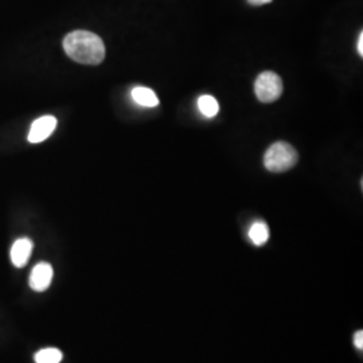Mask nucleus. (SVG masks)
<instances>
[{
	"label": "nucleus",
	"instance_id": "nucleus-1",
	"mask_svg": "<svg viewBox=\"0 0 363 363\" xmlns=\"http://www.w3.org/2000/svg\"><path fill=\"white\" fill-rule=\"evenodd\" d=\"M64 50L73 61L84 65H99L105 58L103 39L85 30L67 34L64 39Z\"/></svg>",
	"mask_w": 363,
	"mask_h": 363
},
{
	"label": "nucleus",
	"instance_id": "nucleus-2",
	"mask_svg": "<svg viewBox=\"0 0 363 363\" xmlns=\"http://www.w3.org/2000/svg\"><path fill=\"white\" fill-rule=\"evenodd\" d=\"M298 152L291 144L279 142L268 148L264 156V164L272 172H284L298 163Z\"/></svg>",
	"mask_w": 363,
	"mask_h": 363
},
{
	"label": "nucleus",
	"instance_id": "nucleus-3",
	"mask_svg": "<svg viewBox=\"0 0 363 363\" xmlns=\"http://www.w3.org/2000/svg\"><path fill=\"white\" fill-rule=\"evenodd\" d=\"M283 79L273 72L261 73L255 82V93L261 103L269 104L283 94Z\"/></svg>",
	"mask_w": 363,
	"mask_h": 363
},
{
	"label": "nucleus",
	"instance_id": "nucleus-4",
	"mask_svg": "<svg viewBox=\"0 0 363 363\" xmlns=\"http://www.w3.org/2000/svg\"><path fill=\"white\" fill-rule=\"evenodd\" d=\"M57 128V118L54 116L39 117L31 125L28 132V142L33 144L46 140Z\"/></svg>",
	"mask_w": 363,
	"mask_h": 363
},
{
	"label": "nucleus",
	"instance_id": "nucleus-5",
	"mask_svg": "<svg viewBox=\"0 0 363 363\" xmlns=\"http://www.w3.org/2000/svg\"><path fill=\"white\" fill-rule=\"evenodd\" d=\"M52 267L49 262H39L30 274V286L37 292L46 291L52 284Z\"/></svg>",
	"mask_w": 363,
	"mask_h": 363
},
{
	"label": "nucleus",
	"instance_id": "nucleus-6",
	"mask_svg": "<svg viewBox=\"0 0 363 363\" xmlns=\"http://www.w3.org/2000/svg\"><path fill=\"white\" fill-rule=\"evenodd\" d=\"M33 247L34 245H33L31 240H28V238H19L13 242L11 252H10V257L16 268H22L26 265L27 261L31 256Z\"/></svg>",
	"mask_w": 363,
	"mask_h": 363
},
{
	"label": "nucleus",
	"instance_id": "nucleus-7",
	"mask_svg": "<svg viewBox=\"0 0 363 363\" xmlns=\"http://www.w3.org/2000/svg\"><path fill=\"white\" fill-rule=\"evenodd\" d=\"M130 96L136 104L142 105V106L154 108L159 105V99H157L155 91H151L148 88H144V86L133 88Z\"/></svg>",
	"mask_w": 363,
	"mask_h": 363
},
{
	"label": "nucleus",
	"instance_id": "nucleus-8",
	"mask_svg": "<svg viewBox=\"0 0 363 363\" xmlns=\"http://www.w3.org/2000/svg\"><path fill=\"white\" fill-rule=\"evenodd\" d=\"M249 238H250V241L256 247L264 245L269 240V228H268V225L265 222H262V220L255 222L250 226V229H249Z\"/></svg>",
	"mask_w": 363,
	"mask_h": 363
},
{
	"label": "nucleus",
	"instance_id": "nucleus-9",
	"mask_svg": "<svg viewBox=\"0 0 363 363\" xmlns=\"http://www.w3.org/2000/svg\"><path fill=\"white\" fill-rule=\"evenodd\" d=\"M198 108L203 116L214 117L220 112V104L213 96H201L198 99Z\"/></svg>",
	"mask_w": 363,
	"mask_h": 363
},
{
	"label": "nucleus",
	"instance_id": "nucleus-10",
	"mask_svg": "<svg viewBox=\"0 0 363 363\" xmlns=\"http://www.w3.org/2000/svg\"><path fill=\"white\" fill-rule=\"evenodd\" d=\"M61 361H62V352L54 347L39 350L35 354V362L37 363H60Z\"/></svg>",
	"mask_w": 363,
	"mask_h": 363
},
{
	"label": "nucleus",
	"instance_id": "nucleus-11",
	"mask_svg": "<svg viewBox=\"0 0 363 363\" xmlns=\"http://www.w3.org/2000/svg\"><path fill=\"white\" fill-rule=\"evenodd\" d=\"M354 345L358 350H362L363 349V333L362 331H358L355 335H354Z\"/></svg>",
	"mask_w": 363,
	"mask_h": 363
},
{
	"label": "nucleus",
	"instance_id": "nucleus-12",
	"mask_svg": "<svg viewBox=\"0 0 363 363\" xmlns=\"http://www.w3.org/2000/svg\"><path fill=\"white\" fill-rule=\"evenodd\" d=\"M357 50L359 52V55H363V34H359V38H358V43H357Z\"/></svg>",
	"mask_w": 363,
	"mask_h": 363
},
{
	"label": "nucleus",
	"instance_id": "nucleus-13",
	"mask_svg": "<svg viewBox=\"0 0 363 363\" xmlns=\"http://www.w3.org/2000/svg\"><path fill=\"white\" fill-rule=\"evenodd\" d=\"M252 6H262V4H267V3H271L272 0H247Z\"/></svg>",
	"mask_w": 363,
	"mask_h": 363
}]
</instances>
